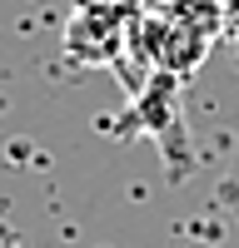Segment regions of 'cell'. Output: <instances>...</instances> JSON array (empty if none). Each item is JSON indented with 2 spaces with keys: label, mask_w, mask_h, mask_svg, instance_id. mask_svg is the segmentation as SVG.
Segmentation results:
<instances>
[{
  "label": "cell",
  "mask_w": 239,
  "mask_h": 248,
  "mask_svg": "<svg viewBox=\"0 0 239 248\" xmlns=\"http://www.w3.org/2000/svg\"><path fill=\"white\" fill-rule=\"evenodd\" d=\"M130 20H135L130 0H80L65 25V60L115 70L120 55H130Z\"/></svg>",
  "instance_id": "6da1fadb"
},
{
  "label": "cell",
  "mask_w": 239,
  "mask_h": 248,
  "mask_svg": "<svg viewBox=\"0 0 239 248\" xmlns=\"http://www.w3.org/2000/svg\"><path fill=\"white\" fill-rule=\"evenodd\" d=\"M120 129H150L159 144H165L174 179H185L189 149H185V139H179V134H185V119H179V75L154 70L150 85L135 94V105H130V114H125V124H120Z\"/></svg>",
  "instance_id": "7a4b0ae2"
},
{
  "label": "cell",
  "mask_w": 239,
  "mask_h": 248,
  "mask_svg": "<svg viewBox=\"0 0 239 248\" xmlns=\"http://www.w3.org/2000/svg\"><path fill=\"white\" fill-rule=\"evenodd\" d=\"M165 15L174 20V25H185V30H194V35H205V40H214L219 30H224V0H170L165 5Z\"/></svg>",
  "instance_id": "3957f363"
},
{
  "label": "cell",
  "mask_w": 239,
  "mask_h": 248,
  "mask_svg": "<svg viewBox=\"0 0 239 248\" xmlns=\"http://www.w3.org/2000/svg\"><path fill=\"white\" fill-rule=\"evenodd\" d=\"M224 10H229V15H239V0H224Z\"/></svg>",
  "instance_id": "277c9868"
},
{
  "label": "cell",
  "mask_w": 239,
  "mask_h": 248,
  "mask_svg": "<svg viewBox=\"0 0 239 248\" xmlns=\"http://www.w3.org/2000/svg\"><path fill=\"white\" fill-rule=\"evenodd\" d=\"M0 114H5V94H0Z\"/></svg>",
  "instance_id": "5b68a950"
},
{
  "label": "cell",
  "mask_w": 239,
  "mask_h": 248,
  "mask_svg": "<svg viewBox=\"0 0 239 248\" xmlns=\"http://www.w3.org/2000/svg\"><path fill=\"white\" fill-rule=\"evenodd\" d=\"M130 5H135V0H130Z\"/></svg>",
  "instance_id": "8992f818"
}]
</instances>
